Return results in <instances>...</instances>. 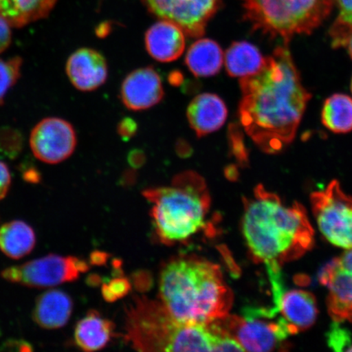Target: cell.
I'll list each match as a JSON object with an SVG mask.
<instances>
[{
    "mask_svg": "<svg viewBox=\"0 0 352 352\" xmlns=\"http://www.w3.org/2000/svg\"><path fill=\"white\" fill-rule=\"evenodd\" d=\"M239 82V114L246 134L264 153L283 151L296 138L311 98L287 46L277 47L258 73Z\"/></svg>",
    "mask_w": 352,
    "mask_h": 352,
    "instance_id": "1",
    "label": "cell"
},
{
    "mask_svg": "<svg viewBox=\"0 0 352 352\" xmlns=\"http://www.w3.org/2000/svg\"><path fill=\"white\" fill-rule=\"evenodd\" d=\"M244 205L242 233L255 262L281 267L314 248V228L298 202L286 204L258 184Z\"/></svg>",
    "mask_w": 352,
    "mask_h": 352,
    "instance_id": "2",
    "label": "cell"
},
{
    "mask_svg": "<svg viewBox=\"0 0 352 352\" xmlns=\"http://www.w3.org/2000/svg\"><path fill=\"white\" fill-rule=\"evenodd\" d=\"M162 305L183 323L208 324L228 315L233 296L217 264L195 258L170 261L160 281Z\"/></svg>",
    "mask_w": 352,
    "mask_h": 352,
    "instance_id": "3",
    "label": "cell"
},
{
    "mask_svg": "<svg viewBox=\"0 0 352 352\" xmlns=\"http://www.w3.org/2000/svg\"><path fill=\"white\" fill-rule=\"evenodd\" d=\"M126 338L144 351H213L217 336L208 324L179 322L162 302L138 299L126 320Z\"/></svg>",
    "mask_w": 352,
    "mask_h": 352,
    "instance_id": "4",
    "label": "cell"
},
{
    "mask_svg": "<svg viewBox=\"0 0 352 352\" xmlns=\"http://www.w3.org/2000/svg\"><path fill=\"white\" fill-rule=\"evenodd\" d=\"M144 196L152 202V217L158 237L164 243L187 241L205 227L210 197L204 179L186 171L173 187L151 188Z\"/></svg>",
    "mask_w": 352,
    "mask_h": 352,
    "instance_id": "5",
    "label": "cell"
},
{
    "mask_svg": "<svg viewBox=\"0 0 352 352\" xmlns=\"http://www.w3.org/2000/svg\"><path fill=\"white\" fill-rule=\"evenodd\" d=\"M334 0H243L245 19L254 30L280 38L287 45L298 34H310L328 19Z\"/></svg>",
    "mask_w": 352,
    "mask_h": 352,
    "instance_id": "6",
    "label": "cell"
},
{
    "mask_svg": "<svg viewBox=\"0 0 352 352\" xmlns=\"http://www.w3.org/2000/svg\"><path fill=\"white\" fill-rule=\"evenodd\" d=\"M274 308L248 307L243 316L227 315L208 324L211 332L234 338L244 351H286L292 333Z\"/></svg>",
    "mask_w": 352,
    "mask_h": 352,
    "instance_id": "7",
    "label": "cell"
},
{
    "mask_svg": "<svg viewBox=\"0 0 352 352\" xmlns=\"http://www.w3.org/2000/svg\"><path fill=\"white\" fill-rule=\"evenodd\" d=\"M312 211L319 230L330 243L352 248V196L333 180L322 191L311 195Z\"/></svg>",
    "mask_w": 352,
    "mask_h": 352,
    "instance_id": "8",
    "label": "cell"
},
{
    "mask_svg": "<svg viewBox=\"0 0 352 352\" xmlns=\"http://www.w3.org/2000/svg\"><path fill=\"white\" fill-rule=\"evenodd\" d=\"M88 270L89 265L81 258L50 254L21 265L8 267L2 271L1 276L8 283L46 288L73 283Z\"/></svg>",
    "mask_w": 352,
    "mask_h": 352,
    "instance_id": "9",
    "label": "cell"
},
{
    "mask_svg": "<svg viewBox=\"0 0 352 352\" xmlns=\"http://www.w3.org/2000/svg\"><path fill=\"white\" fill-rule=\"evenodd\" d=\"M161 20L173 22L191 38H200L219 10L221 0H142Z\"/></svg>",
    "mask_w": 352,
    "mask_h": 352,
    "instance_id": "10",
    "label": "cell"
},
{
    "mask_svg": "<svg viewBox=\"0 0 352 352\" xmlns=\"http://www.w3.org/2000/svg\"><path fill=\"white\" fill-rule=\"evenodd\" d=\"M77 145L72 123L60 118H47L30 133V146L35 157L47 164H57L72 155Z\"/></svg>",
    "mask_w": 352,
    "mask_h": 352,
    "instance_id": "11",
    "label": "cell"
},
{
    "mask_svg": "<svg viewBox=\"0 0 352 352\" xmlns=\"http://www.w3.org/2000/svg\"><path fill=\"white\" fill-rule=\"evenodd\" d=\"M319 280L329 290L327 308L331 318L352 323V248L327 263Z\"/></svg>",
    "mask_w": 352,
    "mask_h": 352,
    "instance_id": "12",
    "label": "cell"
},
{
    "mask_svg": "<svg viewBox=\"0 0 352 352\" xmlns=\"http://www.w3.org/2000/svg\"><path fill=\"white\" fill-rule=\"evenodd\" d=\"M66 74L72 85L81 91H92L102 86L108 77L104 56L92 48L82 47L69 56Z\"/></svg>",
    "mask_w": 352,
    "mask_h": 352,
    "instance_id": "13",
    "label": "cell"
},
{
    "mask_svg": "<svg viewBox=\"0 0 352 352\" xmlns=\"http://www.w3.org/2000/svg\"><path fill=\"white\" fill-rule=\"evenodd\" d=\"M121 96L129 109L138 111L151 108L164 98L160 76L152 67L136 69L123 81Z\"/></svg>",
    "mask_w": 352,
    "mask_h": 352,
    "instance_id": "14",
    "label": "cell"
},
{
    "mask_svg": "<svg viewBox=\"0 0 352 352\" xmlns=\"http://www.w3.org/2000/svg\"><path fill=\"white\" fill-rule=\"evenodd\" d=\"M186 34L173 22L162 20L145 34V45L153 58L161 63L177 60L186 48Z\"/></svg>",
    "mask_w": 352,
    "mask_h": 352,
    "instance_id": "15",
    "label": "cell"
},
{
    "mask_svg": "<svg viewBox=\"0 0 352 352\" xmlns=\"http://www.w3.org/2000/svg\"><path fill=\"white\" fill-rule=\"evenodd\" d=\"M277 310L287 323L292 336L311 328L318 314L314 294L302 289L285 292Z\"/></svg>",
    "mask_w": 352,
    "mask_h": 352,
    "instance_id": "16",
    "label": "cell"
},
{
    "mask_svg": "<svg viewBox=\"0 0 352 352\" xmlns=\"http://www.w3.org/2000/svg\"><path fill=\"white\" fill-rule=\"evenodd\" d=\"M187 117L192 129L198 138L218 131L226 122L228 109L217 95H198L189 104Z\"/></svg>",
    "mask_w": 352,
    "mask_h": 352,
    "instance_id": "17",
    "label": "cell"
},
{
    "mask_svg": "<svg viewBox=\"0 0 352 352\" xmlns=\"http://www.w3.org/2000/svg\"><path fill=\"white\" fill-rule=\"evenodd\" d=\"M73 300L60 289H50L39 296L33 310V320L38 327L56 329L65 327L73 312Z\"/></svg>",
    "mask_w": 352,
    "mask_h": 352,
    "instance_id": "18",
    "label": "cell"
},
{
    "mask_svg": "<svg viewBox=\"0 0 352 352\" xmlns=\"http://www.w3.org/2000/svg\"><path fill=\"white\" fill-rule=\"evenodd\" d=\"M113 329L112 321L103 318L98 311L91 310L77 323L74 342L82 351H99L111 340Z\"/></svg>",
    "mask_w": 352,
    "mask_h": 352,
    "instance_id": "19",
    "label": "cell"
},
{
    "mask_svg": "<svg viewBox=\"0 0 352 352\" xmlns=\"http://www.w3.org/2000/svg\"><path fill=\"white\" fill-rule=\"evenodd\" d=\"M56 3V0H0V16L12 28H21L46 19Z\"/></svg>",
    "mask_w": 352,
    "mask_h": 352,
    "instance_id": "20",
    "label": "cell"
},
{
    "mask_svg": "<svg viewBox=\"0 0 352 352\" xmlns=\"http://www.w3.org/2000/svg\"><path fill=\"white\" fill-rule=\"evenodd\" d=\"M223 54L217 42L209 38L199 39L189 47L186 63L197 77H210L222 68Z\"/></svg>",
    "mask_w": 352,
    "mask_h": 352,
    "instance_id": "21",
    "label": "cell"
},
{
    "mask_svg": "<svg viewBox=\"0 0 352 352\" xmlns=\"http://www.w3.org/2000/svg\"><path fill=\"white\" fill-rule=\"evenodd\" d=\"M36 244L33 228L22 220H13L0 228V250L13 259L29 254Z\"/></svg>",
    "mask_w": 352,
    "mask_h": 352,
    "instance_id": "22",
    "label": "cell"
},
{
    "mask_svg": "<svg viewBox=\"0 0 352 352\" xmlns=\"http://www.w3.org/2000/svg\"><path fill=\"white\" fill-rule=\"evenodd\" d=\"M224 60L228 74L234 78L258 73L265 61L258 47L245 41L232 43L226 51Z\"/></svg>",
    "mask_w": 352,
    "mask_h": 352,
    "instance_id": "23",
    "label": "cell"
},
{
    "mask_svg": "<svg viewBox=\"0 0 352 352\" xmlns=\"http://www.w3.org/2000/svg\"><path fill=\"white\" fill-rule=\"evenodd\" d=\"M321 121L334 133L352 131V99L344 94H334L325 100Z\"/></svg>",
    "mask_w": 352,
    "mask_h": 352,
    "instance_id": "24",
    "label": "cell"
},
{
    "mask_svg": "<svg viewBox=\"0 0 352 352\" xmlns=\"http://www.w3.org/2000/svg\"><path fill=\"white\" fill-rule=\"evenodd\" d=\"M338 15L329 30L333 48L346 47L352 34V0H334Z\"/></svg>",
    "mask_w": 352,
    "mask_h": 352,
    "instance_id": "25",
    "label": "cell"
},
{
    "mask_svg": "<svg viewBox=\"0 0 352 352\" xmlns=\"http://www.w3.org/2000/svg\"><path fill=\"white\" fill-rule=\"evenodd\" d=\"M23 60L14 56L7 60L0 58V107L3 104L8 91L21 77Z\"/></svg>",
    "mask_w": 352,
    "mask_h": 352,
    "instance_id": "26",
    "label": "cell"
},
{
    "mask_svg": "<svg viewBox=\"0 0 352 352\" xmlns=\"http://www.w3.org/2000/svg\"><path fill=\"white\" fill-rule=\"evenodd\" d=\"M228 142H230V152L240 166H248L249 162L248 151L245 148L243 135H242L239 126L236 124L230 126Z\"/></svg>",
    "mask_w": 352,
    "mask_h": 352,
    "instance_id": "27",
    "label": "cell"
},
{
    "mask_svg": "<svg viewBox=\"0 0 352 352\" xmlns=\"http://www.w3.org/2000/svg\"><path fill=\"white\" fill-rule=\"evenodd\" d=\"M327 343L329 347L336 351H349L351 344V333L341 327L340 322L334 321L327 333Z\"/></svg>",
    "mask_w": 352,
    "mask_h": 352,
    "instance_id": "28",
    "label": "cell"
},
{
    "mask_svg": "<svg viewBox=\"0 0 352 352\" xmlns=\"http://www.w3.org/2000/svg\"><path fill=\"white\" fill-rule=\"evenodd\" d=\"M131 284L124 278H116L109 280L108 283L103 285L102 296L104 300L114 302L125 296L129 292Z\"/></svg>",
    "mask_w": 352,
    "mask_h": 352,
    "instance_id": "29",
    "label": "cell"
},
{
    "mask_svg": "<svg viewBox=\"0 0 352 352\" xmlns=\"http://www.w3.org/2000/svg\"><path fill=\"white\" fill-rule=\"evenodd\" d=\"M138 125L134 120L131 118H122L118 124V133L124 140H130L138 132Z\"/></svg>",
    "mask_w": 352,
    "mask_h": 352,
    "instance_id": "30",
    "label": "cell"
},
{
    "mask_svg": "<svg viewBox=\"0 0 352 352\" xmlns=\"http://www.w3.org/2000/svg\"><path fill=\"white\" fill-rule=\"evenodd\" d=\"M11 25L0 16V54L8 50L12 42Z\"/></svg>",
    "mask_w": 352,
    "mask_h": 352,
    "instance_id": "31",
    "label": "cell"
},
{
    "mask_svg": "<svg viewBox=\"0 0 352 352\" xmlns=\"http://www.w3.org/2000/svg\"><path fill=\"white\" fill-rule=\"evenodd\" d=\"M11 174L8 166L0 161V201L8 195L11 186Z\"/></svg>",
    "mask_w": 352,
    "mask_h": 352,
    "instance_id": "32",
    "label": "cell"
},
{
    "mask_svg": "<svg viewBox=\"0 0 352 352\" xmlns=\"http://www.w3.org/2000/svg\"><path fill=\"white\" fill-rule=\"evenodd\" d=\"M127 160H129V164L132 167L140 168L144 164L146 156H145L144 152L142 149H132L129 154Z\"/></svg>",
    "mask_w": 352,
    "mask_h": 352,
    "instance_id": "33",
    "label": "cell"
},
{
    "mask_svg": "<svg viewBox=\"0 0 352 352\" xmlns=\"http://www.w3.org/2000/svg\"><path fill=\"white\" fill-rule=\"evenodd\" d=\"M4 350L30 351H32V345L23 340H10L4 343Z\"/></svg>",
    "mask_w": 352,
    "mask_h": 352,
    "instance_id": "34",
    "label": "cell"
},
{
    "mask_svg": "<svg viewBox=\"0 0 352 352\" xmlns=\"http://www.w3.org/2000/svg\"><path fill=\"white\" fill-rule=\"evenodd\" d=\"M176 153L182 157H188L192 155V148L186 140L179 139L175 144Z\"/></svg>",
    "mask_w": 352,
    "mask_h": 352,
    "instance_id": "35",
    "label": "cell"
},
{
    "mask_svg": "<svg viewBox=\"0 0 352 352\" xmlns=\"http://www.w3.org/2000/svg\"><path fill=\"white\" fill-rule=\"evenodd\" d=\"M108 255L104 252H94L91 254L90 261L94 265H102L107 262Z\"/></svg>",
    "mask_w": 352,
    "mask_h": 352,
    "instance_id": "36",
    "label": "cell"
},
{
    "mask_svg": "<svg viewBox=\"0 0 352 352\" xmlns=\"http://www.w3.org/2000/svg\"><path fill=\"white\" fill-rule=\"evenodd\" d=\"M226 175L228 179L235 180L239 176V171H237L235 166H228L226 170Z\"/></svg>",
    "mask_w": 352,
    "mask_h": 352,
    "instance_id": "37",
    "label": "cell"
},
{
    "mask_svg": "<svg viewBox=\"0 0 352 352\" xmlns=\"http://www.w3.org/2000/svg\"><path fill=\"white\" fill-rule=\"evenodd\" d=\"M100 283V278L98 276L92 275L88 277L87 283L91 285H98Z\"/></svg>",
    "mask_w": 352,
    "mask_h": 352,
    "instance_id": "38",
    "label": "cell"
},
{
    "mask_svg": "<svg viewBox=\"0 0 352 352\" xmlns=\"http://www.w3.org/2000/svg\"><path fill=\"white\" fill-rule=\"evenodd\" d=\"M346 47H349V54L352 59V34H351L349 41H347Z\"/></svg>",
    "mask_w": 352,
    "mask_h": 352,
    "instance_id": "39",
    "label": "cell"
},
{
    "mask_svg": "<svg viewBox=\"0 0 352 352\" xmlns=\"http://www.w3.org/2000/svg\"><path fill=\"white\" fill-rule=\"evenodd\" d=\"M349 351H352V346L350 347Z\"/></svg>",
    "mask_w": 352,
    "mask_h": 352,
    "instance_id": "40",
    "label": "cell"
},
{
    "mask_svg": "<svg viewBox=\"0 0 352 352\" xmlns=\"http://www.w3.org/2000/svg\"><path fill=\"white\" fill-rule=\"evenodd\" d=\"M351 92H352V79H351Z\"/></svg>",
    "mask_w": 352,
    "mask_h": 352,
    "instance_id": "41",
    "label": "cell"
}]
</instances>
